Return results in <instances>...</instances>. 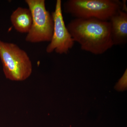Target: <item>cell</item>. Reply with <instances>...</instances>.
<instances>
[{"label": "cell", "mask_w": 127, "mask_h": 127, "mask_svg": "<svg viewBox=\"0 0 127 127\" xmlns=\"http://www.w3.org/2000/svg\"><path fill=\"white\" fill-rule=\"evenodd\" d=\"M64 8L66 13L75 18L108 21L119 11L127 12L126 1L119 0H68Z\"/></svg>", "instance_id": "cell-2"}, {"label": "cell", "mask_w": 127, "mask_h": 127, "mask_svg": "<svg viewBox=\"0 0 127 127\" xmlns=\"http://www.w3.org/2000/svg\"><path fill=\"white\" fill-rule=\"evenodd\" d=\"M54 28L51 40L47 47V53L56 52L59 54H66L74 45L73 39L65 25L62 10L61 0H57L55 11L52 12Z\"/></svg>", "instance_id": "cell-5"}, {"label": "cell", "mask_w": 127, "mask_h": 127, "mask_svg": "<svg viewBox=\"0 0 127 127\" xmlns=\"http://www.w3.org/2000/svg\"><path fill=\"white\" fill-rule=\"evenodd\" d=\"M0 58L4 74L7 79L22 81L31 75L32 65L30 57L16 44L0 40Z\"/></svg>", "instance_id": "cell-3"}, {"label": "cell", "mask_w": 127, "mask_h": 127, "mask_svg": "<svg viewBox=\"0 0 127 127\" xmlns=\"http://www.w3.org/2000/svg\"><path fill=\"white\" fill-rule=\"evenodd\" d=\"M127 70L116 85L117 89L120 90L125 89L127 86Z\"/></svg>", "instance_id": "cell-8"}, {"label": "cell", "mask_w": 127, "mask_h": 127, "mask_svg": "<svg viewBox=\"0 0 127 127\" xmlns=\"http://www.w3.org/2000/svg\"><path fill=\"white\" fill-rule=\"evenodd\" d=\"M32 16V24L26 40L31 43L50 42L54 22L51 14L46 9L45 0H26Z\"/></svg>", "instance_id": "cell-4"}, {"label": "cell", "mask_w": 127, "mask_h": 127, "mask_svg": "<svg viewBox=\"0 0 127 127\" xmlns=\"http://www.w3.org/2000/svg\"><path fill=\"white\" fill-rule=\"evenodd\" d=\"M12 24L15 29L20 33H28L31 28L32 16L29 9L18 7L12 14Z\"/></svg>", "instance_id": "cell-7"}, {"label": "cell", "mask_w": 127, "mask_h": 127, "mask_svg": "<svg viewBox=\"0 0 127 127\" xmlns=\"http://www.w3.org/2000/svg\"><path fill=\"white\" fill-rule=\"evenodd\" d=\"M109 22L113 46L126 44L127 42V12L119 11L111 17Z\"/></svg>", "instance_id": "cell-6"}, {"label": "cell", "mask_w": 127, "mask_h": 127, "mask_svg": "<svg viewBox=\"0 0 127 127\" xmlns=\"http://www.w3.org/2000/svg\"><path fill=\"white\" fill-rule=\"evenodd\" d=\"M66 27L74 41L79 43L83 50L100 55L113 46L109 21L75 18Z\"/></svg>", "instance_id": "cell-1"}]
</instances>
